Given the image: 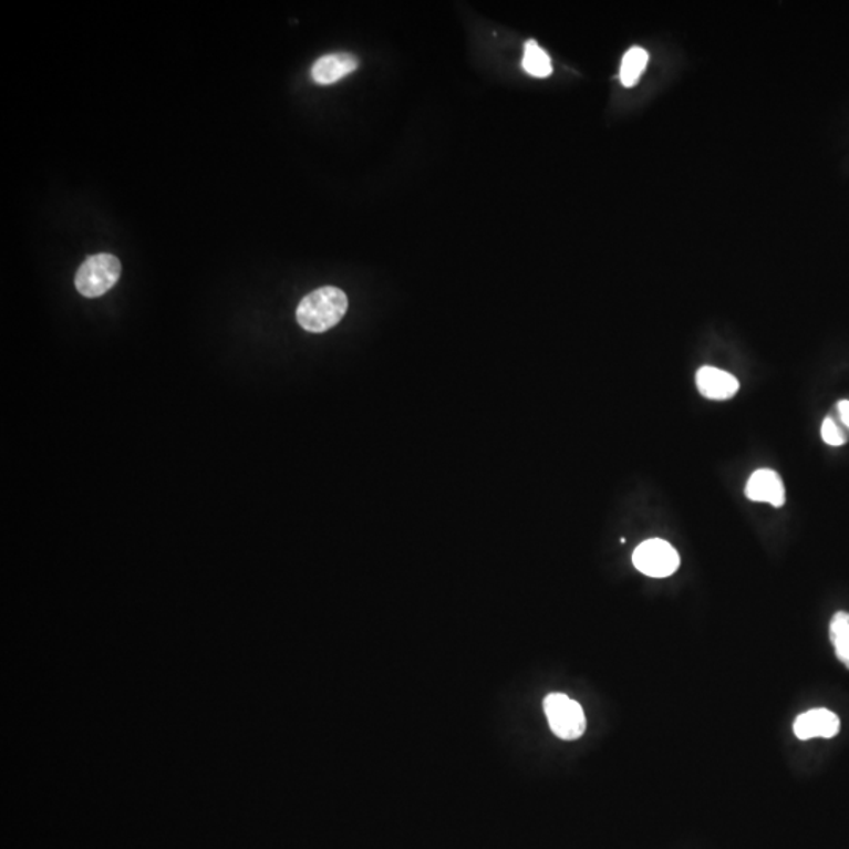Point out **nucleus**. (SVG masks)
<instances>
[{"mask_svg": "<svg viewBox=\"0 0 849 849\" xmlns=\"http://www.w3.org/2000/svg\"><path fill=\"white\" fill-rule=\"evenodd\" d=\"M744 493H746L747 499L754 500V503L770 504L776 508L784 507L785 504L784 480L776 470H755L747 480Z\"/></svg>", "mask_w": 849, "mask_h": 849, "instance_id": "423d86ee", "label": "nucleus"}, {"mask_svg": "<svg viewBox=\"0 0 849 849\" xmlns=\"http://www.w3.org/2000/svg\"><path fill=\"white\" fill-rule=\"evenodd\" d=\"M821 437L826 444L832 445V447H840L849 441L848 425L841 421L840 415L836 413V410L830 411L826 415L821 425Z\"/></svg>", "mask_w": 849, "mask_h": 849, "instance_id": "f8f14e48", "label": "nucleus"}, {"mask_svg": "<svg viewBox=\"0 0 849 849\" xmlns=\"http://www.w3.org/2000/svg\"><path fill=\"white\" fill-rule=\"evenodd\" d=\"M348 298L340 288L323 287L307 294L299 302L297 320L299 327L313 334H321L337 327L345 317Z\"/></svg>", "mask_w": 849, "mask_h": 849, "instance_id": "f257e3e1", "label": "nucleus"}, {"mask_svg": "<svg viewBox=\"0 0 849 849\" xmlns=\"http://www.w3.org/2000/svg\"><path fill=\"white\" fill-rule=\"evenodd\" d=\"M834 410H836V413L840 415L841 421H843L845 424H847L848 428H849V402H848V400H840V402L837 403L836 406H834Z\"/></svg>", "mask_w": 849, "mask_h": 849, "instance_id": "ddd939ff", "label": "nucleus"}, {"mask_svg": "<svg viewBox=\"0 0 849 849\" xmlns=\"http://www.w3.org/2000/svg\"><path fill=\"white\" fill-rule=\"evenodd\" d=\"M543 708L553 735L565 741L581 738L587 728V719L578 702L560 692H553L545 698Z\"/></svg>", "mask_w": 849, "mask_h": 849, "instance_id": "7ed1b4c3", "label": "nucleus"}, {"mask_svg": "<svg viewBox=\"0 0 849 849\" xmlns=\"http://www.w3.org/2000/svg\"><path fill=\"white\" fill-rule=\"evenodd\" d=\"M793 728H795V735L803 741L830 739L839 735L840 719L836 713L829 712V710H810V712L798 716Z\"/></svg>", "mask_w": 849, "mask_h": 849, "instance_id": "39448f33", "label": "nucleus"}, {"mask_svg": "<svg viewBox=\"0 0 849 849\" xmlns=\"http://www.w3.org/2000/svg\"><path fill=\"white\" fill-rule=\"evenodd\" d=\"M522 66L530 76L535 77H548L552 73L551 59L535 41H527Z\"/></svg>", "mask_w": 849, "mask_h": 849, "instance_id": "9b49d317", "label": "nucleus"}, {"mask_svg": "<svg viewBox=\"0 0 849 849\" xmlns=\"http://www.w3.org/2000/svg\"><path fill=\"white\" fill-rule=\"evenodd\" d=\"M646 65H649V52L639 46L631 48L623 55L622 66H620V81L624 87L638 84L642 74L645 73Z\"/></svg>", "mask_w": 849, "mask_h": 849, "instance_id": "1a4fd4ad", "label": "nucleus"}, {"mask_svg": "<svg viewBox=\"0 0 849 849\" xmlns=\"http://www.w3.org/2000/svg\"><path fill=\"white\" fill-rule=\"evenodd\" d=\"M830 642L836 649L837 658L849 671V613L837 612L830 620Z\"/></svg>", "mask_w": 849, "mask_h": 849, "instance_id": "9d476101", "label": "nucleus"}, {"mask_svg": "<svg viewBox=\"0 0 849 849\" xmlns=\"http://www.w3.org/2000/svg\"><path fill=\"white\" fill-rule=\"evenodd\" d=\"M120 276H122V263L118 258L111 253H99V256L89 257L81 265L74 283L82 297L100 298L114 288Z\"/></svg>", "mask_w": 849, "mask_h": 849, "instance_id": "f03ea898", "label": "nucleus"}, {"mask_svg": "<svg viewBox=\"0 0 849 849\" xmlns=\"http://www.w3.org/2000/svg\"><path fill=\"white\" fill-rule=\"evenodd\" d=\"M695 384L698 392L708 400H731L738 394L739 383L732 373L716 369V366H702L695 375Z\"/></svg>", "mask_w": 849, "mask_h": 849, "instance_id": "0eeeda50", "label": "nucleus"}, {"mask_svg": "<svg viewBox=\"0 0 849 849\" xmlns=\"http://www.w3.org/2000/svg\"><path fill=\"white\" fill-rule=\"evenodd\" d=\"M632 563L650 578H669L680 568V553L661 538L643 541L632 553Z\"/></svg>", "mask_w": 849, "mask_h": 849, "instance_id": "20e7f679", "label": "nucleus"}, {"mask_svg": "<svg viewBox=\"0 0 849 849\" xmlns=\"http://www.w3.org/2000/svg\"><path fill=\"white\" fill-rule=\"evenodd\" d=\"M359 60L351 54H331L318 59L312 69L317 84L331 85L356 71Z\"/></svg>", "mask_w": 849, "mask_h": 849, "instance_id": "6e6552de", "label": "nucleus"}]
</instances>
